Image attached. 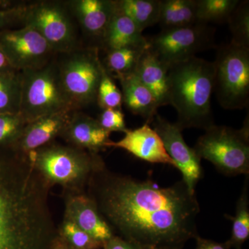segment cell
<instances>
[{"mask_svg": "<svg viewBox=\"0 0 249 249\" xmlns=\"http://www.w3.org/2000/svg\"><path fill=\"white\" fill-rule=\"evenodd\" d=\"M86 193L114 235L145 249H182L199 235L200 207L183 180L160 188L104 164L93 174Z\"/></svg>", "mask_w": 249, "mask_h": 249, "instance_id": "1", "label": "cell"}, {"mask_svg": "<svg viewBox=\"0 0 249 249\" xmlns=\"http://www.w3.org/2000/svg\"><path fill=\"white\" fill-rule=\"evenodd\" d=\"M51 188L27 155L0 146V249H52L58 234Z\"/></svg>", "mask_w": 249, "mask_h": 249, "instance_id": "2", "label": "cell"}, {"mask_svg": "<svg viewBox=\"0 0 249 249\" xmlns=\"http://www.w3.org/2000/svg\"><path fill=\"white\" fill-rule=\"evenodd\" d=\"M168 105L178 112L175 124L183 130H204L214 125L211 96L214 92L213 62L193 57L170 67Z\"/></svg>", "mask_w": 249, "mask_h": 249, "instance_id": "3", "label": "cell"}, {"mask_svg": "<svg viewBox=\"0 0 249 249\" xmlns=\"http://www.w3.org/2000/svg\"><path fill=\"white\" fill-rule=\"evenodd\" d=\"M27 155L51 188L58 185L71 193L86 192L93 174L106 164L99 154L53 142Z\"/></svg>", "mask_w": 249, "mask_h": 249, "instance_id": "4", "label": "cell"}, {"mask_svg": "<svg viewBox=\"0 0 249 249\" xmlns=\"http://www.w3.org/2000/svg\"><path fill=\"white\" fill-rule=\"evenodd\" d=\"M199 158L209 160L227 176L249 175V124L242 129L211 126L198 139L194 147Z\"/></svg>", "mask_w": 249, "mask_h": 249, "instance_id": "5", "label": "cell"}, {"mask_svg": "<svg viewBox=\"0 0 249 249\" xmlns=\"http://www.w3.org/2000/svg\"><path fill=\"white\" fill-rule=\"evenodd\" d=\"M20 78L19 114L27 124L63 109L76 111L62 88L58 63L21 71Z\"/></svg>", "mask_w": 249, "mask_h": 249, "instance_id": "6", "label": "cell"}, {"mask_svg": "<svg viewBox=\"0 0 249 249\" xmlns=\"http://www.w3.org/2000/svg\"><path fill=\"white\" fill-rule=\"evenodd\" d=\"M214 92L224 109H243L249 103V48L232 43L218 47Z\"/></svg>", "mask_w": 249, "mask_h": 249, "instance_id": "7", "label": "cell"}, {"mask_svg": "<svg viewBox=\"0 0 249 249\" xmlns=\"http://www.w3.org/2000/svg\"><path fill=\"white\" fill-rule=\"evenodd\" d=\"M61 63L59 73L64 91L75 109L96 101L104 65L95 47L74 50Z\"/></svg>", "mask_w": 249, "mask_h": 249, "instance_id": "8", "label": "cell"}, {"mask_svg": "<svg viewBox=\"0 0 249 249\" xmlns=\"http://www.w3.org/2000/svg\"><path fill=\"white\" fill-rule=\"evenodd\" d=\"M215 29L196 23L189 27L160 31L147 39L148 48L168 69L201 52L215 47Z\"/></svg>", "mask_w": 249, "mask_h": 249, "instance_id": "9", "label": "cell"}, {"mask_svg": "<svg viewBox=\"0 0 249 249\" xmlns=\"http://www.w3.org/2000/svg\"><path fill=\"white\" fill-rule=\"evenodd\" d=\"M22 22L35 29L54 53H68L76 50V29L70 9L64 3L44 1L24 6Z\"/></svg>", "mask_w": 249, "mask_h": 249, "instance_id": "10", "label": "cell"}, {"mask_svg": "<svg viewBox=\"0 0 249 249\" xmlns=\"http://www.w3.org/2000/svg\"><path fill=\"white\" fill-rule=\"evenodd\" d=\"M0 46L11 66L19 72L45 66L54 53L45 38L30 26L0 31Z\"/></svg>", "mask_w": 249, "mask_h": 249, "instance_id": "11", "label": "cell"}, {"mask_svg": "<svg viewBox=\"0 0 249 249\" xmlns=\"http://www.w3.org/2000/svg\"><path fill=\"white\" fill-rule=\"evenodd\" d=\"M163 142L167 153L181 172L182 180L190 190L196 192V184L202 178L201 160L193 147L188 146L182 135V130L157 114L150 123Z\"/></svg>", "mask_w": 249, "mask_h": 249, "instance_id": "12", "label": "cell"}, {"mask_svg": "<svg viewBox=\"0 0 249 249\" xmlns=\"http://www.w3.org/2000/svg\"><path fill=\"white\" fill-rule=\"evenodd\" d=\"M64 218L71 221L93 238L104 243L114 235L86 192H63Z\"/></svg>", "mask_w": 249, "mask_h": 249, "instance_id": "13", "label": "cell"}, {"mask_svg": "<svg viewBox=\"0 0 249 249\" xmlns=\"http://www.w3.org/2000/svg\"><path fill=\"white\" fill-rule=\"evenodd\" d=\"M73 111L71 109H63L28 123L11 147L27 155L51 143L56 137H60Z\"/></svg>", "mask_w": 249, "mask_h": 249, "instance_id": "14", "label": "cell"}, {"mask_svg": "<svg viewBox=\"0 0 249 249\" xmlns=\"http://www.w3.org/2000/svg\"><path fill=\"white\" fill-rule=\"evenodd\" d=\"M107 147L123 149L139 160L149 163L169 165L176 168L160 135L149 124H145L139 128L127 129L124 138L116 142L111 141Z\"/></svg>", "mask_w": 249, "mask_h": 249, "instance_id": "15", "label": "cell"}, {"mask_svg": "<svg viewBox=\"0 0 249 249\" xmlns=\"http://www.w3.org/2000/svg\"><path fill=\"white\" fill-rule=\"evenodd\" d=\"M67 4L85 34L95 41L98 49L99 46L102 47L108 26L115 12L114 1L76 0L68 1Z\"/></svg>", "mask_w": 249, "mask_h": 249, "instance_id": "16", "label": "cell"}, {"mask_svg": "<svg viewBox=\"0 0 249 249\" xmlns=\"http://www.w3.org/2000/svg\"><path fill=\"white\" fill-rule=\"evenodd\" d=\"M110 134L101 127L97 119L75 111L60 137L72 146L99 154L111 142Z\"/></svg>", "mask_w": 249, "mask_h": 249, "instance_id": "17", "label": "cell"}, {"mask_svg": "<svg viewBox=\"0 0 249 249\" xmlns=\"http://www.w3.org/2000/svg\"><path fill=\"white\" fill-rule=\"evenodd\" d=\"M118 79L122 88L123 103L132 114L142 116L150 124L160 107L155 95L134 73Z\"/></svg>", "mask_w": 249, "mask_h": 249, "instance_id": "18", "label": "cell"}, {"mask_svg": "<svg viewBox=\"0 0 249 249\" xmlns=\"http://www.w3.org/2000/svg\"><path fill=\"white\" fill-rule=\"evenodd\" d=\"M168 68L148 47L139 59L134 73L155 95L160 107L168 105Z\"/></svg>", "mask_w": 249, "mask_h": 249, "instance_id": "19", "label": "cell"}, {"mask_svg": "<svg viewBox=\"0 0 249 249\" xmlns=\"http://www.w3.org/2000/svg\"><path fill=\"white\" fill-rule=\"evenodd\" d=\"M147 47L148 41L142 31L132 19L116 8L105 35L103 48L109 52L127 47Z\"/></svg>", "mask_w": 249, "mask_h": 249, "instance_id": "20", "label": "cell"}, {"mask_svg": "<svg viewBox=\"0 0 249 249\" xmlns=\"http://www.w3.org/2000/svg\"><path fill=\"white\" fill-rule=\"evenodd\" d=\"M196 23V0H160L158 24L161 31Z\"/></svg>", "mask_w": 249, "mask_h": 249, "instance_id": "21", "label": "cell"}, {"mask_svg": "<svg viewBox=\"0 0 249 249\" xmlns=\"http://www.w3.org/2000/svg\"><path fill=\"white\" fill-rule=\"evenodd\" d=\"M116 8L132 19L141 31L158 24L160 0H118Z\"/></svg>", "mask_w": 249, "mask_h": 249, "instance_id": "22", "label": "cell"}, {"mask_svg": "<svg viewBox=\"0 0 249 249\" xmlns=\"http://www.w3.org/2000/svg\"><path fill=\"white\" fill-rule=\"evenodd\" d=\"M229 218L232 222V232L226 245L229 249H242L249 237V175H246L242 193L236 204L235 216Z\"/></svg>", "mask_w": 249, "mask_h": 249, "instance_id": "23", "label": "cell"}, {"mask_svg": "<svg viewBox=\"0 0 249 249\" xmlns=\"http://www.w3.org/2000/svg\"><path fill=\"white\" fill-rule=\"evenodd\" d=\"M147 47H127L107 52L103 65L112 78L118 79L130 74L134 73L139 59Z\"/></svg>", "mask_w": 249, "mask_h": 249, "instance_id": "24", "label": "cell"}, {"mask_svg": "<svg viewBox=\"0 0 249 249\" xmlns=\"http://www.w3.org/2000/svg\"><path fill=\"white\" fill-rule=\"evenodd\" d=\"M240 0H196V22H227Z\"/></svg>", "mask_w": 249, "mask_h": 249, "instance_id": "25", "label": "cell"}, {"mask_svg": "<svg viewBox=\"0 0 249 249\" xmlns=\"http://www.w3.org/2000/svg\"><path fill=\"white\" fill-rule=\"evenodd\" d=\"M20 72L0 73V114H19Z\"/></svg>", "mask_w": 249, "mask_h": 249, "instance_id": "26", "label": "cell"}, {"mask_svg": "<svg viewBox=\"0 0 249 249\" xmlns=\"http://www.w3.org/2000/svg\"><path fill=\"white\" fill-rule=\"evenodd\" d=\"M58 234L72 249H101L103 244L88 232L77 227L74 223L63 217L58 227Z\"/></svg>", "mask_w": 249, "mask_h": 249, "instance_id": "27", "label": "cell"}, {"mask_svg": "<svg viewBox=\"0 0 249 249\" xmlns=\"http://www.w3.org/2000/svg\"><path fill=\"white\" fill-rule=\"evenodd\" d=\"M227 23L232 43L249 48V1H240Z\"/></svg>", "mask_w": 249, "mask_h": 249, "instance_id": "28", "label": "cell"}, {"mask_svg": "<svg viewBox=\"0 0 249 249\" xmlns=\"http://www.w3.org/2000/svg\"><path fill=\"white\" fill-rule=\"evenodd\" d=\"M96 101L103 109H121L122 107V93L105 67L98 88Z\"/></svg>", "mask_w": 249, "mask_h": 249, "instance_id": "29", "label": "cell"}, {"mask_svg": "<svg viewBox=\"0 0 249 249\" xmlns=\"http://www.w3.org/2000/svg\"><path fill=\"white\" fill-rule=\"evenodd\" d=\"M27 124L20 114H0V146L12 145Z\"/></svg>", "mask_w": 249, "mask_h": 249, "instance_id": "30", "label": "cell"}, {"mask_svg": "<svg viewBox=\"0 0 249 249\" xmlns=\"http://www.w3.org/2000/svg\"><path fill=\"white\" fill-rule=\"evenodd\" d=\"M105 130L107 132H125L126 127L124 115L122 110L119 109H103L102 113L97 119Z\"/></svg>", "mask_w": 249, "mask_h": 249, "instance_id": "31", "label": "cell"}, {"mask_svg": "<svg viewBox=\"0 0 249 249\" xmlns=\"http://www.w3.org/2000/svg\"><path fill=\"white\" fill-rule=\"evenodd\" d=\"M24 6H13L0 9V31L9 29L16 23L22 22Z\"/></svg>", "mask_w": 249, "mask_h": 249, "instance_id": "32", "label": "cell"}, {"mask_svg": "<svg viewBox=\"0 0 249 249\" xmlns=\"http://www.w3.org/2000/svg\"><path fill=\"white\" fill-rule=\"evenodd\" d=\"M103 249H145L138 245L114 235L103 243Z\"/></svg>", "mask_w": 249, "mask_h": 249, "instance_id": "33", "label": "cell"}, {"mask_svg": "<svg viewBox=\"0 0 249 249\" xmlns=\"http://www.w3.org/2000/svg\"><path fill=\"white\" fill-rule=\"evenodd\" d=\"M196 249H229L225 242L219 243L215 241L202 238L198 235L196 238Z\"/></svg>", "mask_w": 249, "mask_h": 249, "instance_id": "34", "label": "cell"}, {"mask_svg": "<svg viewBox=\"0 0 249 249\" xmlns=\"http://www.w3.org/2000/svg\"><path fill=\"white\" fill-rule=\"evenodd\" d=\"M14 67L11 66L9 59L6 57L4 51L0 46V73H11L16 72Z\"/></svg>", "mask_w": 249, "mask_h": 249, "instance_id": "35", "label": "cell"}, {"mask_svg": "<svg viewBox=\"0 0 249 249\" xmlns=\"http://www.w3.org/2000/svg\"><path fill=\"white\" fill-rule=\"evenodd\" d=\"M52 249H72L61 237L58 235V237L54 242Z\"/></svg>", "mask_w": 249, "mask_h": 249, "instance_id": "36", "label": "cell"}]
</instances>
